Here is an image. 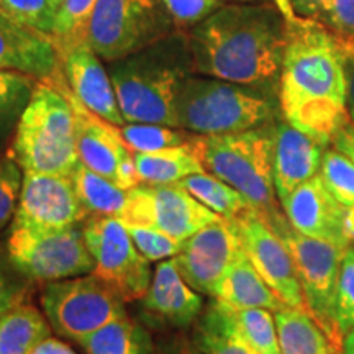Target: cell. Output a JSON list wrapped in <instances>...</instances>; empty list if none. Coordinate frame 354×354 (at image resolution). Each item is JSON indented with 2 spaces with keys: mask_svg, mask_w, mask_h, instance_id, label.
<instances>
[{
  "mask_svg": "<svg viewBox=\"0 0 354 354\" xmlns=\"http://www.w3.org/2000/svg\"><path fill=\"white\" fill-rule=\"evenodd\" d=\"M274 2L284 12L287 25L279 112L292 127L328 146L349 118L343 37L322 21L295 13L290 0Z\"/></svg>",
  "mask_w": 354,
  "mask_h": 354,
  "instance_id": "1",
  "label": "cell"
},
{
  "mask_svg": "<svg viewBox=\"0 0 354 354\" xmlns=\"http://www.w3.org/2000/svg\"><path fill=\"white\" fill-rule=\"evenodd\" d=\"M185 33L194 74L277 92L287 25L274 0L223 3Z\"/></svg>",
  "mask_w": 354,
  "mask_h": 354,
  "instance_id": "2",
  "label": "cell"
},
{
  "mask_svg": "<svg viewBox=\"0 0 354 354\" xmlns=\"http://www.w3.org/2000/svg\"><path fill=\"white\" fill-rule=\"evenodd\" d=\"M109 64L123 120L176 127L177 92L184 79L194 74L187 33L176 32Z\"/></svg>",
  "mask_w": 354,
  "mask_h": 354,
  "instance_id": "3",
  "label": "cell"
},
{
  "mask_svg": "<svg viewBox=\"0 0 354 354\" xmlns=\"http://www.w3.org/2000/svg\"><path fill=\"white\" fill-rule=\"evenodd\" d=\"M63 69L38 81L21 113L10 153L24 171L71 176L79 161L73 105L63 86Z\"/></svg>",
  "mask_w": 354,
  "mask_h": 354,
  "instance_id": "4",
  "label": "cell"
},
{
  "mask_svg": "<svg viewBox=\"0 0 354 354\" xmlns=\"http://www.w3.org/2000/svg\"><path fill=\"white\" fill-rule=\"evenodd\" d=\"M274 94L221 79L189 74L174 104L176 127L203 136L230 135L276 122Z\"/></svg>",
  "mask_w": 354,
  "mask_h": 354,
  "instance_id": "5",
  "label": "cell"
},
{
  "mask_svg": "<svg viewBox=\"0 0 354 354\" xmlns=\"http://www.w3.org/2000/svg\"><path fill=\"white\" fill-rule=\"evenodd\" d=\"M276 123L230 135L194 133L189 149L203 171L241 192L264 220L281 214L272 177Z\"/></svg>",
  "mask_w": 354,
  "mask_h": 354,
  "instance_id": "6",
  "label": "cell"
},
{
  "mask_svg": "<svg viewBox=\"0 0 354 354\" xmlns=\"http://www.w3.org/2000/svg\"><path fill=\"white\" fill-rule=\"evenodd\" d=\"M176 32L179 30L162 0H97L87 43L100 59L113 63Z\"/></svg>",
  "mask_w": 354,
  "mask_h": 354,
  "instance_id": "7",
  "label": "cell"
},
{
  "mask_svg": "<svg viewBox=\"0 0 354 354\" xmlns=\"http://www.w3.org/2000/svg\"><path fill=\"white\" fill-rule=\"evenodd\" d=\"M266 221L289 250L302 287L307 312L320 325L331 348L342 351L343 336L336 328L335 300L344 250L299 233L290 227L284 212Z\"/></svg>",
  "mask_w": 354,
  "mask_h": 354,
  "instance_id": "8",
  "label": "cell"
},
{
  "mask_svg": "<svg viewBox=\"0 0 354 354\" xmlns=\"http://www.w3.org/2000/svg\"><path fill=\"white\" fill-rule=\"evenodd\" d=\"M39 302L51 330L76 343L127 315L125 300L95 274L46 282Z\"/></svg>",
  "mask_w": 354,
  "mask_h": 354,
  "instance_id": "9",
  "label": "cell"
},
{
  "mask_svg": "<svg viewBox=\"0 0 354 354\" xmlns=\"http://www.w3.org/2000/svg\"><path fill=\"white\" fill-rule=\"evenodd\" d=\"M7 253L20 272L38 282L86 276L95 269L82 225L59 232L10 228Z\"/></svg>",
  "mask_w": 354,
  "mask_h": 354,
  "instance_id": "10",
  "label": "cell"
},
{
  "mask_svg": "<svg viewBox=\"0 0 354 354\" xmlns=\"http://www.w3.org/2000/svg\"><path fill=\"white\" fill-rule=\"evenodd\" d=\"M86 243L95 261L94 272L125 302L141 300L151 284L149 261L136 250L123 220L91 215L82 223Z\"/></svg>",
  "mask_w": 354,
  "mask_h": 354,
  "instance_id": "11",
  "label": "cell"
},
{
  "mask_svg": "<svg viewBox=\"0 0 354 354\" xmlns=\"http://www.w3.org/2000/svg\"><path fill=\"white\" fill-rule=\"evenodd\" d=\"M218 218L180 184H138L130 189V202L122 220L151 225L177 241H185Z\"/></svg>",
  "mask_w": 354,
  "mask_h": 354,
  "instance_id": "12",
  "label": "cell"
},
{
  "mask_svg": "<svg viewBox=\"0 0 354 354\" xmlns=\"http://www.w3.org/2000/svg\"><path fill=\"white\" fill-rule=\"evenodd\" d=\"M71 176L24 171L20 201L10 228L59 232L88 218Z\"/></svg>",
  "mask_w": 354,
  "mask_h": 354,
  "instance_id": "13",
  "label": "cell"
},
{
  "mask_svg": "<svg viewBox=\"0 0 354 354\" xmlns=\"http://www.w3.org/2000/svg\"><path fill=\"white\" fill-rule=\"evenodd\" d=\"M63 86L73 105L79 161L123 189L136 187L140 180L136 176L135 153L122 138L120 128L84 107L69 88L66 77Z\"/></svg>",
  "mask_w": 354,
  "mask_h": 354,
  "instance_id": "14",
  "label": "cell"
},
{
  "mask_svg": "<svg viewBox=\"0 0 354 354\" xmlns=\"http://www.w3.org/2000/svg\"><path fill=\"white\" fill-rule=\"evenodd\" d=\"M233 221L243 250L259 276L276 292L287 307L307 312L302 287H300L294 261L281 236L269 227L258 210L251 207Z\"/></svg>",
  "mask_w": 354,
  "mask_h": 354,
  "instance_id": "15",
  "label": "cell"
},
{
  "mask_svg": "<svg viewBox=\"0 0 354 354\" xmlns=\"http://www.w3.org/2000/svg\"><path fill=\"white\" fill-rule=\"evenodd\" d=\"M243 251L233 221L220 218L198 230L176 254L177 272L194 290L214 297L220 281Z\"/></svg>",
  "mask_w": 354,
  "mask_h": 354,
  "instance_id": "16",
  "label": "cell"
},
{
  "mask_svg": "<svg viewBox=\"0 0 354 354\" xmlns=\"http://www.w3.org/2000/svg\"><path fill=\"white\" fill-rule=\"evenodd\" d=\"M281 207L290 227L299 233L331 243L342 250L349 248L344 209L320 174L292 190L281 201Z\"/></svg>",
  "mask_w": 354,
  "mask_h": 354,
  "instance_id": "17",
  "label": "cell"
},
{
  "mask_svg": "<svg viewBox=\"0 0 354 354\" xmlns=\"http://www.w3.org/2000/svg\"><path fill=\"white\" fill-rule=\"evenodd\" d=\"M61 69L73 94L84 107L113 125H125L109 69L87 41L59 51Z\"/></svg>",
  "mask_w": 354,
  "mask_h": 354,
  "instance_id": "18",
  "label": "cell"
},
{
  "mask_svg": "<svg viewBox=\"0 0 354 354\" xmlns=\"http://www.w3.org/2000/svg\"><path fill=\"white\" fill-rule=\"evenodd\" d=\"M326 146L292 127L286 120L276 123L274 131L272 177L277 201L289 196L299 185L320 174Z\"/></svg>",
  "mask_w": 354,
  "mask_h": 354,
  "instance_id": "19",
  "label": "cell"
},
{
  "mask_svg": "<svg viewBox=\"0 0 354 354\" xmlns=\"http://www.w3.org/2000/svg\"><path fill=\"white\" fill-rule=\"evenodd\" d=\"M141 304L153 322L174 328L192 325L203 310L202 295L180 277L172 258L159 261Z\"/></svg>",
  "mask_w": 354,
  "mask_h": 354,
  "instance_id": "20",
  "label": "cell"
},
{
  "mask_svg": "<svg viewBox=\"0 0 354 354\" xmlns=\"http://www.w3.org/2000/svg\"><path fill=\"white\" fill-rule=\"evenodd\" d=\"M59 69V53L51 37L0 17V71H17L44 81Z\"/></svg>",
  "mask_w": 354,
  "mask_h": 354,
  "instance_id": "21",
  "label": "cell"
},
{
  "mask_svg": "<svg viewBox=\"0 0 354 354\" xmlns=\"http://www.w3.org/2000/svg\"><path fill=\"white\" fill-rule=\"evenodd\" d=\"M212 299L220 300L232 308H268L271 312H277L287 307L259 276L248 259L245 250L238 254L232 268L221 279Z\"/></svg>",
  "mask_w": 354,
  "mask_h": 354,
  "instance_id": "22",
  "label": "cell"
},
{
  "mask_svg": "<svg viewBox=\"0 0 354 354\" xmlns=\"http://www.w3.org/2000/svg\"><path fill=\"white\" fill-rule=\"evenodd\" d=\"M194 343L205 354H259L243 338L232 307L216 299L202 310Z\"/></svg>",
  "mask_w": 354,
  "mask_h": 354,
  "instance_id": "23",
  "label": "cell"
},
{
  "mask_svg": "<svg viewBox=\"0 0 354 354\" xmlns=\"http://www.w3.org/2000/svg\"><path fill=\"white\" fill-rule=\"evenodd\" d=\"M50 335L46 317L25 302L0 315V354H33Z\"/></svg>",
  "mask_w": 354,
  "mask_h": 354,
  "instance_id": "24",
  "label": "cell"
},
{
  "mask_svg": "<svg viewBox=\"0 0 354 354\" xmlns=\"http://www.w3.org/2000/svg\"><path fill=\"white\" fill-rule=\"evenodd\" d=\"M74 187L88 215L123 218L130 202V189H123L107 177L91 171L82 162L71 174Z\"/></svg>",
  "mask_w": 354,
  "mask_h": 354,
  "instance_id": "25",
  "label": "cell"
},
{
  "mask_svg": "<svg viewBox=\"0 0 354 354\" xmlns=\"http://www.w3.org/2000/svg\"><path fill=\"white\" fill-rule=\"evenodd\" d=\"M281 354H328L331 344L305 310L284 307L274 312Z\"/></svg>",
  "mask_w": 354,
  "mask_h": 354,
  "instance_id": "26",
  "label": "cell"
},
{
  "mask_svg": "<svg viewBox=\"0 0 354 354\" xmlns=\"http://www.w3.org/2000/svg\"><path fill=\"white\" fill-rule=\"evenodd\" d=\"M86 354H153L151 335L130 317H120L82 338Z\"/></svg>",
  "mask_w": 354,
  "mask_h": 354,
  "instance_id": "27",
  "label": "cell"
},
{
  "mask_svg": "<svg viewBox=\"0 0 354 354\" xmlns=\"http://www.w3.org/2000/svg\"><path fill=\"white\" fill-rule=\"evenodd\" d=\"M135 167L140 184H179L203 167L189 146H177L153 153H135Z\"/></svg>",
  "mask_w": 354,
  "mask_h": 354,
  "instance_id": "28",
  "label": "cell"
},
{
  "mask_svg": "<svg viewBox=\"0 0 354 354\" xmlns=\"http://www.w3.org/2000/svg\"><path fill=\"white\" fill-rule=\"evenodd\" d=\"M192 197L203 203L221 218L234 220L243 212L250 210L251 203L232 185L215 177L210 172H196L179 183Z\"/></svg>",
  "mask_w": 354,
  "mask_h": 354,
  "instance_id": "29",
  "label": "cell"
},
{
  "mask_svg": "<svg viewBox=\"0 0 354 354\" xmlns=\"http://www.w3.org/2000/svg\"><path fill=\"white\" fill-rule=\"evenodd\" d=\"M38 79L17 71H0V149L15 135Z\"/></svg>",
  "mask_w": 354,
  "mask_h": 354,
  "instance_id": "30",
  "label": "cell"
},
{
  "mask_svg": "<svg viewBox=\"0 0 354 354\" xmlns=\"http://www.w3.org/2000/svg\"><path fill=\"white\" fill-rule=\"evenodd\" d=\"M320 176L344 209L346 236L354 248V162L331 146L323 153Z\"/></svg>",
  "mask_w": 354,
  "mask_h": 354,
  "instance_id": "31",
  "label": "cell"
},
{
  "mask_svg": "<svg viewBox=\"0 0 354 354\" xmlns=\"http://www.w3.org/2000/svg\"><path fill=\"white\" fill-rule=\"evenodd\" d=\"M120 128L122 138L133 153H153L177 148L189 143L194 133L177 127L158 123H125Z\"/></svg>",
  "mask_w": 354,
  "mask_h": 354,
  "instance_id": "32",
  "label": "cell"
},
{
  "mask_svg": "<svg viewBox=\"0 0 354 354\" xmlns=\"http://www.w3.org/2000/svg\"><path fill=\"white\" fill-rule=\"evenodd\" d=\"M243 338L259 354H281L274 312L268 308H232Z\"/></svg>",
  "mask_w": 354,
  "mask_h": 354,
  "instance_id": "33",
  "label": "cell"
},
{
  "mask_svg": "<svg viewBox=\"0 0 354 354\" xmlns=\"http://www.w3.org/2000/svg\"><path fill=\"white\" fill-rule=\"evenodd\" d=\"M97 0H63L55 15V28L51 39L57 53L87 41V26Z\"/></svg>",
  "mask_w": 354,
  "mask_h": 354,
  "instance_id": "34",
  "label": "cell"
},
{
  "mask_svg": "<svg viewBox=\"0 0 354 354\" xmlns=\"http://www.w3.org/2000/svg\"><path fill=\"white\" fill-rule=\"evenodd\" d=\"M55 15L50 0H0L2 19L48 37H51L55 28Z\"/></svg>",
  "mask_w": 354,
  "mask_h": 354,
  "instance_id": "35",
  "label": "cell"
},
{
  "mask_svg": "<svg viewBox=\"0 0 354 354\" xmlns=\"http://www.w3.org/2000/svg\"><path fill=\"white\" fill-rule=\"evenodd\" d=\"M130 233L131 241L135 243L136 250L145 256L149 263H159L169 258H174L183 250L184 241H177L169 234L162 233L161 230L143 223H128L123 221Z\"/></svg>",
  "mask_w": 354,
  "mask_h": 354,
  "instance_id": "36",
  "label": "cell"
},
{
  "mask_svg": "<svg viewBox=\"0 0 354 354\" xmlns=\"http://www.w3.org/2000/svg\"><path fill=\"white\" fill-rule=\"evenodd\" d=\"M335 322L339 335H344L354 326V248L344 250L336 286Z\"/></svg>",
  "mask_w": 354,
  "mask_h": 354,
  "instance_id": "37",
  "label": "cell"
},
{
  "mask_svg": "<svg viewBox=\"0 0 354 354\" xmlns=\"http://www.w3.org/2000/svg\"><path fill=\"white\" fill-rule=\"evenodd\" d=\"M24 185V169L10 153L0 156V232L13 220Z\"/></svg>",
  "mask_w": 354,
  "mask_h": 354,
  "instance_id": "38",
  "label": "cell"
},
{
  "mask_svg": "<svg viewBox=\"0 0 354 354\" xmlns=\"http://www.w3.org/2000/svg\"><path fill=\"white\" fill-rule=\"evenodd\" d=\"M32 282L13 266L7 251H0V315L25 302Z\"/></svg>",
  "mask_w": 354,
  "mask_h": 354,
  "instance_id": "39",
  "label": "cell"
},
{
  "mask_svg": "<svg viewBox=\"0 0 354 354\" xmlns=\"http://www.w3.org/2000/svg\"><path fill=\"white\" fill-rule=\"evenodd\" d=\"M179 32H187L214 13L225 0H162Z\"/></svg>",
  "mask_w": 354,
  "mask_h": 354,
  "instance_id": "40",
  "label": "cell"
},
{
  "mask_svg": "<svg viewBox=\"0 0 354 354\" xmlns=\"http://www.w3.org/2000/svg\"><path fill=\"white\" fill-rule=\"evenodd\" d=\"M317 20L342 37L354 38V0H330Z\"/></svg>",
  "mask_w": 354,
  "mask_h": 354,
  "instance_id": "41",
  "label": "cell"
},
{
  "mask_svg": "<svg viewBox=\"0 0 354 354\" xmlns=\"http://www.w3.org/2000/svg\"><path fill=\"white\" fill-rule=\"evenodd\" d=\"M344 43V71H346V109L349 120L354 123V38L343 37Z\"/></svg>",
  "mask_w": 354,
  "mask_h": 354,
  "instance_id": "42",
  "label": "cell"
},
{
  "mask_svg": "<svg viewBox=\"0 0 354 354\" xmlns=\"http://www.w3.org/2000/svg\"><path fill=\"white\" fill-rule=\"evenodd\" d=\"M331 146L354 162V123L349 118L333 135Z\"/></svg>",
  "mask_w": 354,
  "mask_h": 354,
  "instance_id": "43",
  "label": "cell"
},
{
  "mask_svg": "<svg viewBox=\"0 0 354 354\" xmlns=\"http://www.w3.org/2000/svg\"><path fill=\"white\" fill-rule=\"evenodd\" d=\"M328 2L330 0H290V6L299 15L317 20Z\"/></svg>",
  "mask_w": 354,
  "mask_h": 354,
  "instance_id": "44",
  "label": "cell"
},
{
  "mask_svg": "<svg viewBox=\"0 0 354 354\" xmlns=\"http://www.w3.org/2000/svg\"><path fill=\"white\" fill-rule=\"evenodd\" d=\"M33 354H76L74 349L68 346V344L59 342L55 338H46L43 343H39V346L35 349Z\"/></svg>",
  "mask_w": 354,
  "mask_h": 354,
  "instance_id": "45",
  "label": "cell"
},
{
  "mask_svg": "<svg viewBox=\"0 0 354 354\" xmlns=\"http://www.w3.org/2000/svg\"><path fill=\"white\" fill-rule=\"evenodd\" d=\"M159 354H205L196 343H187L184 339H176L159 351Z\"/></svg>",
  "mask_w": 354,
  "mask_h": 354,
  "instance_id": "46",
  "label": "cell"
},
{
  "mask_svg": "<svg viewBox=\"0 0 354 354\" xmlns=\"http://www.w3.org/2000/svg\"><path fill=\"white\" fill-rule=\"evenodd\" d=\"M342 354H354V326L343 335Z\"/></svg>",
  "mask_w": 354,
  "mask_h": 354,
  "instance_id": "47",
  "label": "cell"
},
{
  "mask_svg": "<svg viewBox=\"0 0 354 354\" xmlns=\"http://www.w3.org/2000/svg\"><path fill=\"white\" fill-rule=\"evenodd\" d=\"M51 2V7L55 8V12L57 10V8H59V6H61V2H63V0H50Z\"/></svg>",
  "mask_w": 354,
  "mask_h": 354,
  "instance_id": "48",
  "label": "cell"
},
{
  "mask_svg": "<svg viewBox=\"0 0 354 354\" xmlns=\"http://www.w3.org/2000/svg\"><path fill=\"white\" fill-rule=\"evenodd\" d=\"M232 2H272V0H232Z\"/></svg>",
  "mask_w": 354,
  "mask_h": 354,
  "instance_id": "49",
  "label": "cell"
},
{
  "mask_svg": "<svg viewBox=\"0 0 354 354\" xmlns=\"http://www.w3.org/2000/svg\"><path fill=\"white\" fill-rule=\"evenodd\" d=\"M328 354H342V351H338V349L331 348V349H330V353H328Z\"/></svg>",
  "mask_w": 354,
  "mask_h": 354,
  "instance_id": "50",
  "label": "cell"
}]
</instances>
